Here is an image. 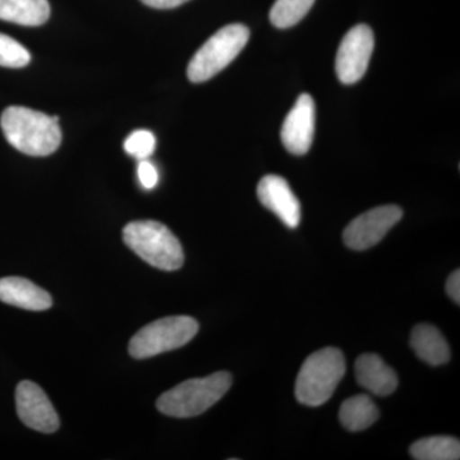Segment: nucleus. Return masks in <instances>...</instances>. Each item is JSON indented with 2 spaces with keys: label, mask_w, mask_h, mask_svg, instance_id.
I'll use <instances>...</instances> for the list:
<instances>
[{
  "label": "nucleus",
  "mask_w": 460,
  "mask_h": 460,
  "mask_svg": "<svg viewBox=\"0 0 460 460\" xmlns=\"http://www.w3.org/2000/svg\"><path fill=\"white\" fill-rule=\"evenodd\" d=\"M0 126L9 144L30 156H48L62 142L59 122L53 117L25 107L3 111Z\"/></svg>",
  "instance_id": "obj_1"
},
{
  "label": "nucleus",
  "mask_w": 460,
  "mask_h": 460,
  "mask_svg": "<svg viewBox=\"0 0 460 460\" xmlns=\"http://www.w3.org/2000/svg\"><path fill=\"white\" fill-rule=\"evenodd\" d=\"M232 381V375L226 371L184 381L157 399V410L175 419L199 416L228 393Z\"/></svg>",
  "instance_id": "obj_2"
},
{
  "label": "nucleus",
  "mask_w": 460,
  "mask_h": 460,
  "mask_svg": "<svg viewBox=\"0 0 460 460\" xmlns=\"http://www.w3.org/2000/svg\"><path fill=\"white\" fill-rule=\"evenodd\" d=\"M345 375V359L338 348H323L311 354L296 381V398L301 404L319 407L332 398Z\"/></svg>",
  "instance_id": "obj_3"
},
{
  "label": "nucleus",
  "mask_w": 460,
  "mask_h": 460,
  "mask_svg": "<svg viewBox=\"0 0 460 460\" xmlns=\"http://www.w3.org/2000/svg\"><path fill=\"white\" fill-rule=\"evenodd\" d=\"M123 241L136 255L160 270L174 271L183 265L181 242L164 224L154 220L127 224Z\"/></svg>",
  "instance_id": "obj_4"
},
{
  "label": "nucleus",
  "mask_w": 460,
  "mask_h": 460,
  "mask_svg": "<svg viewBox=\"0 0 460 460\" xmlns=\"http://www.w3.org/2000/svg\"><path fill=\"white\" fill-rule=\"evenodd\" d=\"M250 40V30L233 23L215 32L190 59L187 75L193 84H201L220 74L241 54Z\"/></svg>",
  "instance_id": "obj_5"
},
{
  "label": "nucleus",
  "mask_w": 460,
  "mask_h": 460,
  "mask_svg": "<svg viewBox=\"0 0 460 460\" xmlns=\"http://www.w3.org/2000/svg\"><path fill=\"white\" fill-rule=\"evenodd\" d=\"M199 332V323L190 316L164 317L148 323L129 341V354L136 359L150 358L190 343Z\"/></svg>",
  "instance_id": "obj_6"
},
{
  "label": "nucleus",
  "mask_w": 460,
  "mask_h": 460,
  "mask_svg": "<svg viewBox=\"0 0 460 460\" xmlns=\"http://www.w3.org/2000/svg\"><path fill=\"white\" fill-rule=\"evenodd\" d=\"M374 49L375 36L370 26L361 23L345 33L335 59L339 81L344 84L361 81L367 72Z\"/></svg>",
  "instance_id": "obj_7"
},
{
  "label": "nucleus",
  "mask_w": 460,
  "mask_h": 460,
  "mask_svg": "<svg viewBox=\"0 0 460 460\" xmlns=\"http://www.w3.org/2000/svg\"><path fill=\"white\" fill-rule=\"evenodd\" d=\"M402 210L399 206L385 205L366 211L348 224L343 233L345 246L365 251L376 246L389 230L401 222Z\"/></svg>",
  "instance_id": "obj_8"
},
{
  "label": "nucleus",
  "mask_w": 460,
  "mask_h": 460,
  "mask_svg": "<svg viewBox=\"0 0 460 460\" xmlns=\"http://www.w3.org/2000/svg\"><path fill=\"white\" fill-rule=\"evenodd\" d=\"M16 405L18 417L27 428L44 434H53L59 429V417L38 384L21 381L16 389Z\"/></svg>",
  "instance_id": "obj_9"
},
{
  "label": "nucleus",
  "mask_w": 460,
  "mask_h": 460,
  "mask_svg": "<svg viewBox=\"0 0 460 460\" xmlns=\"http://www.w3.org/2000/svg\"><path fill=\"white\" fill-rule=\"evenodd\" d=\"M314 118L316 108L313 96L302 93L288 113L280 132L284 146L293 155H305L313 146Z\"/></svg>",
  "instance_id": "obj_10"
},
{
  "label": "nucleus",
  "mask_w": 460,
  "mask_h": 460,
  "mask_svg": "<svg viewBox=\"0 0 460 460\" xmlns=\"http://www.w3.org/2000/svg\"><path fill=\"white\" fill-rule=\"evenodd\" d=\"M257 198L288 228H296L301 223V202L280 175H265L257 186Z\"/></svg>",
  "instance_id": "obj_11"
},
{
  "label": "nucleus",
  "mask_w": 460,
  "mask_h": 460,
  "mask_svg": "<svg viewBox=\"0 0 460 460\" xmlns=\"http://www.w3.org/2000/svg\"><path fill=\"white\" fill-rule=\"evenodd\" d=\"M356 377L359 385L372 394L387 396L398 387V376L392 367L375 353H366L356 362Z\"/></svg>",
  "instance_id": "obj_12"
},
{
  "label": "nucleus",
  "mask_w": 460,
  "mask_h": 460,
  "mask_svg": "<svg viewBox=\"0 0 460 460\" xmlns=\"http://www.w3.org/2000/svg\"><path fill=\"white\" fill-rule=\"evenodd\" d=\"M0 301L29 311L49 310L53 305V299L47 290L18 277L0 279Z\"/></svg>",
  "instance_id": "obj_13"
},
{
  "label": "nucleus",
  "mask_w": 460,
  "mask_h": 460,
  "mask_svg": "<svg viewBox=\"0 0 460 460\" xmlns=\"http://www.w3.org/2000/svg\"><path fill=\"white\" fill-rule=\"evenodd\" d=\"M411 347L420 361L431 366L449 362L450 348L440 330L429 323H420L411 332Z\"/></svg>",
  "instance_id": "obj_14"
},
{
  "label": "nucleus",
  "mask_w": 460,
  "mask_h": 460,
  "mask_svg": "<svg viewBox=\"0 0 460 460\" xmlns=\"http://www.w3.org/2000/svg\"><path fill=\"white\" fill-rule=\"evenodd\" d=\"M48 0H0V20L22 26H41L49 20Z\"/></svg>",
  "instance_id": "obj_15"
},
{
  "label": "nucleus",
  "mask_w": 460,
  "mask_h": 460,
  "mask_svg": "<svg viewBox=\"0 0 460 460\" xmlns=\"http://www.w3.org/2000/svg\"><path fill=\"white\" fill-rule=\"evenodd\" d=\"M380 417V411L370 396L354 395L341 404L339 420L344 429L350 432L363 431L370 428Z\"/></svg>",
  "instance_id": "obj_16"
},
{
  "label": "nucleus",
  "mask_w": 460,
  "mask_h": 460,
  "mask_svg": "<svg viewBox=\"0 0 460 460\" xmlns=\"http://www.w3.org/2000/svg\"><path fill=\"white\" fill-rule=\"evenodd\" d=\"M410 454L416 460H458L460 443L452 436H431L411 444Z\"/></svg>",
  "instance_id": "obj_17"
},
{
  "label": "nucleus",
  "mask_w": 460,
  "mask_h": 460,
  "mask_svg": "<svg viewBox=\"0 0 460 460\" xmlns=\"http://www.w3.org/2000/svg\"><path fill=\"white\" fill-rule=\"evenodd\" d=\"M314 4V0H277L270 11L271 23L278 29H289L302 21Z\"/></svg>",
  "instance_id": "obj_18"
},
{
  "label": "nucleus",
  "mask_w": 460,
  "mask_h": 460,
  "mask_svg": "<svg viewBox=\"0 0 460 460\" xmlns=\"http://www.w3.org/2000/svg\"><path fill=\"white\" fill-rule=\"evenodd\" d=\"M31 60L29 50L22 44L0 33V66L7 68H22Z\"/></svg>",
  "instance_id": "obj_19"
},
{
  "label": "nucleus",
  "mask_w": 460,
  "mask_h": 460,
  "mask_svg": "<svg viewBox=\"0 0 460 460\" xmlns=\"http://www.w3.org/2000/svg\"><path fill=\"white\" fill-rule=\"evenodd\" d=\"M155 147V136L147 129H138V131L132 132L124 141V151L137 160L148 159L153 155Z\"/></svg>",
  "instance_id": "obj_20"
},
{
  "label": "nucleus",
  "mask_w": 460,
  "mask_h": 460,
  "mask_svg": "<svg viewBox=\"0 0 460 460\" xmlns=\"http://www.w3.org/2000/svg\"><path fill=\"white\" fill-rule=\"evenodd\" d=\"M138 180L145 190L155 189L159 183V172L156 166L147 159L140 160L137 169Z\"/></svg>",
  "instance_id": "obj_21"
},
{
  "label": "nucleus",
  "mask_w": 460,
  "mask_h": 460,
  "mask_svg": "<svg viewBox=\"0 0 460 460\" xmlns=\"http://www.w3.org/2000/svg\"><path fill=\"white\" fill-rule=\"evenodd\" d=\"M447 292L450 298L456 302V305L460 304V271L456 270L450 274L447 281Z\"/></svg>",
  "instance_id": "obj_22"
},
{
  "label": "nucleus",
  "mask_w": 460,
  "mask_h": 460,
  "mask_svg": "<svg viewBox=\"0 0 460 460\" xmlns=\"http://www.w3.org/2000/svg\"><path fill=\"white\" fill-rule=\"evenodd\" d=\"M141 2L151 8L172 9L180 7V5L184 4V3L189 2V0H141Z\"/></svg>",
  "instance_id": "obj_23"
}]
</instances>
